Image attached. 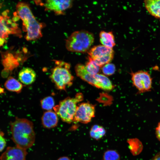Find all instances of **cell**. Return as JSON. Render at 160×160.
Masks as SVG:
<instances>
[{"label": "cell", "mask_w": 160, "mask_h": 160, "mask_svg": "<svg viewBox=\"0 0 160 160\" xmlns=\"http://www.w3.org/2000/svg\"><path fill=\"white\" fill-rule=\"evenodd\" d=\"M11 139L16 146L26 149L31 147L35 140V133L32 121L25 118L16 117L10 123Z\"/></svg>", "instance_id": "cell-1"}, {"label": "cell", "mask_w": 160, "mask_h": 160, "mask_svg": "<svg viewBox=\"0 0 160 160\" xmlns=\"http://www.w3.org/2000/svg\"><path fill=\"white\" fill-rule=\"evenodd\" d=\"M18 17L23 21V28L26 34L25 36L28 41L36 40L41 37L43 25L38 21L27 3L20 2L16 6Z\"/></svg>", "instance_id": "cell-2"}, {"label": "cell", "mask_w": 160, "mask_h": 160, "mask_svg": "<svg viewBox=\"0 0 160 160\" xmlns=\"http://www.w3.org/2000/svg\"><path fill=\"white\" fill-rule=\"evenodd\" d=\"M94 40L93 33L81 30L73 32L65 41V47L69 51L84 53L88 52Z\"/></svg>", "instance_id": "cell-3"}, {"label": "cell", "mask_w": 160, "mask_h": 160, "mask_svg": "<svg viewBox=\"0 0 160 160\" xmlns=\"http://www.w3.org/2000/svg\"><path fill=\"white\" fill-rule=\"evenodd\" d=\"M55 62L56 65L51 70L50 78L57 89L65 91L67 87L72 85L74 79L70 64L60 60Z\"/></svg>", "instance_id": "cell-4"}, {"label": "cell", "mask_w": 160, "mask_h": 160, "mask_svg": "<svg viewBox=\"0 0 160 160\" xmlns=\"http://www.w3.org/2000/svg\"><path fill=\"white\" fill-rule=\"evenodd\" d=\"M83 99L82 93H78L74 97H67L61 100L53 109L63 121L70 124L73 121L77 104Z\"/></svg>", "instance_id": "cell-5"}, {"label": "cell", "mask_w": 160, "mask_h": 160, "mask_svg": "<svg viewBox=\"0 0 160 160\" xmlns=\"http://www.w3.org/2000/svg\"><path fill=\"white\" fill-rule=\"evenodd\" d=\"M75 70L77 76L89 84L104 90L108 89L110 85V81L104 74H91L87 71L85 65L81 63L77 64Z\"/></svg>", "instance_id": "cell-6"}, {"label": "cell", "mask_w": 160, "mask_h": 160, "mask_svg": "<svg viewBox=\"0 0 160 160\" xmlns=\"http://www.w3.org/2000/svg\"><path fill=\"white\" fill-rule=\"evenodd\" d=\"M89 56L100 67L109 63L113 59L114 52L113 49L102 45L93 46L87 52Z\"/></svg>", "instance_id": "cell-7"}, {"label": "cell", "mask_w": 160, "mask_h": 160, "mask_svg": "<svg viewBox=\"0 0 160 160\" xmlns=\"http://www.w3.org/2000/svg\"><path fill=\"white\" fill-rule=\"evenodd\" d=\"M134 86L140 93L151 91L152 87V80L148 71L142 70L130 73Z\"/></svg>", "instance_id": "cell-8"}, {"label": "cell", "mask_w": 160, "mask_h": 160, "mask_svg": "<svg viewBox=\"0 0 160 160\" xmlns=\"http://www.w3.org/2000/svg\"><path fill=\"white\" fill-rule=\"evenodd\" d=\"M94 105L89 103L78 104L74 117L73 121L84 124L89 122L95 116Z\"/></svg>", "instance_id": "cell-9"}, {"label": "cell", "mask_w": 160, "mask_h": 160, "mask_svg": "<svg viewBox=\"0 0 160 160\" xmlns=\"http://www.w3.org/2000/svg\"><path fill=\"white\" fill-rule=\"evenodd\" d=\"M8 11L7 10L0 15V38L5 40L9 35L16 33L17 29V25L8 16Z\"/></svg>", "instance_id": "cell-10"}, {"label": "cell", "mask_w": 160, "mask_h": 160, "mask_svg": "<svg viewBox=\"0 0 160 160\" xmlns=\"http://www.w3.org/2000/svg\"><path fill=\"white\" fill-rule=\"evenodd\" d=\"M72 1L70 0H48L45 1L44 5L47 10L53 11L56 14H63L65 10L71 7Z\"/></svg>", "instance_id": "cell-11"}, {"label": "cell", "mask_w": 160, "mask_h": 160, "mask_svg": "<svg viewBox=\"0 0 160 160\" xmlns=\"http://www.w3.org/2000/svg\"><path fill=\"white\" fill-rule=\"evenodd\" d=\"M26 150L17 146L8 147L0 156V160H25Z\"/></svg>", "instance_id": "cell-12"}, {"label": "cell", "mask_w": 160, "mask_h": 160, "mask_svg": "<svg viewBox=\"0 0 160 160\" xmlns=\"http://www.w3.org/2000/svg\"><path fill=\"white\" fill-rule=\"evenodd\" d=\"M41 121L44 127L50 129L55 127L57 125L58 119L55 112L50 110L44 112L41 117Z\"/></svg>", "instance_id": "cell-13"}, {"label": "cell", "mask_w": 160, "mask_h": 160, "mask_svg": "<svg viewBox=\"0 0 160 160\" xmlns=\"http://www.w3.org/2000/svg\"><path fill=\"white\" fill-rule=\"evenodd\" d=\"M36 74L35 71L29 67L22 68L18 74V78L20 82L24 85H29L35 81Z\"/></svg>", "instance_id": "cell-14"}, {"label": "cell", "mask_w": 160, "mask_h": 160, "mask_svg": "<svg viewBox=\"0 0 160 160\" xmlns=\"http://www.w3.org/2000/svg\"><path fill=\"white\" fill-rule=\"evenodd\" d=\"M144 2L148 12L153 16L160 18V0H147Z\"/></svg>", "instance_id": "cell-15"}, {"label": "cell", "mask_w": 160, "mask_h": 160, "mask_svg": "<svg viewBox=\"0 0 160 160\" xmlns=\"http://www.w3.org/2000/svg\"><path fill=\"white\" fill-rule=\"evenodd\" d=\"M99 37L100 41L103 45L112 48L116 45L114 36L112 31H101Z\"/></svg>", "instance_id": "cell-16"}, {"label": "cell", "mask_w": 160, "mask_h": 160, "mask_svg": "<svg viewBox=\"0 0 160 160\" xmlns=\"http://www.w3.org/2000/svg\"><path fill=\"white\" fill-rule=\"evenodd\" d=\"M4 86L8 90L20 93L22 89L23 85L22 83L12 76L8 78L5 81Z\"/></svg>", "instance_id": "cell-17"}, {"label": "cell", "mask_w": 160, "mask_h": 160, "mask_svg": "<svg viewBox=\"0 0 160 160\" xmlns=\"http://www.w3.org/2000/svg\"><path fill=\"white\" fill-rule=\"evenodd\" d=\"M129 148L134 156L139 154L142 151L143 146L141 142L137 138L130 139L128 140Z\"/></svg>", "instance_id": "cell-18"}, {"label": "cell", "mask_w": 160, "mask_h": 160, "mask_svg": "<svg viewBox=\"0 0 160 160\" xmlns=\"http://www.w3.org/2000/svg\"><path fill=\"white\" fill-rule=\"evenodd\" d=\"M2 64L4 67V70L8 71H12L18 66L19 64L17 60L12 55H8L3 59Z\"/></svg>", "instance_id": "cell-19"}, {"label": "cell", "mask_w": 160, "mask_h": 160, "mask_svg": "<svg viewBox=\"0 0 160 160\" xmlns=\"http://www.w3.org/2000/svg\"><path fill=\"white\" fill-rule=\"evenodd\" d=\"M105 133L106 131L104 128L98 125L93 126L89 132L91 137L96 140H99L102 137Z\"/></svg>", "instance_id": "cell-20"}, {"label": "cell", "mask_w": 160, "mask_h": 160, "mask_svg": "<svg viewBox=\"0 0 160 160\" xmlns=\"http://www.w3.org/2000/svg\"><path fill=\"white\" fill-rule=\"evenodd\" d=\"M88 60L85 65L87 71L92 75L99 73L101 67L89 56Z\"/></svg>", "instance_id": "cell-21"}, {"label": "cell", "mask_w": 160, "mask_h": 160, "mask_svg": "<svg viewBox=\"0 0 160 160\" xmlns=\"http://www.w3.org/2000/svg\"><path fill=\"white\" fill-rule=\"evenodd\" d=\"M40 104L42 108L47 111L51 110L55 106L54 100L51 96L44 98L41 100Z\"/></svg>", "instance_id": "cell-22"}, {"label": "cell", "mask_w": 160, "mask_h": 160, "mask_svg": "<svg viewBox=\"0 0 160 160\" xmlns=\"http://www.w3.org/2000/svg\"><path fill=\"white\" fill-rule=\"evenodd\" d=\"M120 156L118 152L114 150H109L104 153L103 160H120Z\"/></svg>", "instance_id": "cell-23"}, {"label": "cell", "mask_w": 160, "mask_h": 160, "mask_svg": "<svg viewBox=\"0 0 160 160\" xmlns=\"http://www.w3.org/2000/svg\"><path fill=\"white\" fill-rule=\"evenodd\" d=\"M115 65L112 63H108L102 67V71L105 75L110 76L113 74L115 71Z\"/></svg>", "instance_id": "cell-24"}, {"label": "cell", "mask_w": 160, "mask_h": 160, "mask_svg": "<svg viewBox=\"0 0 160 160\" xmlns=\"http://www.w3.org/2000/svg\"><path fill=\"white\" fill-rule=\"evenodd\" d=\"M6 144V141L4 137V134L2 131H0V152L4 148Z\"/></svg>", "instance_id": "cell-25"}, {"label": "cell", "mask_w": 160, "mask_h": 160, "mask_svg": "<svg viewBox=\"0 0 160 160\" xmlns=\"http://www.w3.org/2000/svg\"><path fill=\"white\" fill-rule=\"evenodd\" d=\"M155 134L156 138L160 141V121L156 128Z\"/></svg>", "instance_id": "cell-26"}, {"label": "cell", "mask_w": 160, "mask_h": 160, "mask_svg": "<svg viewBox=\"0 0 160 160\" xmlns=\"http://www.w3.org/2000/svg\"><path fill=\"white\" fill-rule=\"evenodd\" d=\"M151 160H160V152L156 154Z\"/></svg>", "instance_id": "cell-27"}, {"label": "cell", "mask_w": 160, "mask_h": 160, "mask_svg": "<svg viewBox=\"0 0 160 160\" xmlns=\"http://www.w3.org/2000/svg\"><path fill=\"white\" fill-rule=\"evenodd\" d=\"M57 160H71V159L67 156H63L60 157Z\"/></svg>", "instance_id": "cell-28"}, {"label": "cell", "mask_w": 160, "mask_h": 160, "mask_svg": "<svg viewBox=\"0 0 160 160\" xmlns=\"http://www.w3.org/2000/svg\"><path fill=\"white\" fill-rule=\"evenodd\" d=\"M4 92V89L0 87V93H2Z\"/></svg>", "instance_id": "cell-29"}, {"label": "cell", "mask_w": 160, "mask_h": 160, "mask_svg": "<svg viewBox=\"0 0 160 160\" xmlns=\"http://www.w3.org/2000/svg\"><path fill=\"white\" fill-rule=\"evenodd\" d=\"M1 7V4H0V8Z\"/></svg>", "instance_id": "cell-30"}, {"label": "cell", "mask_w": 160, "mask_h": 160, "mask_svg": "<svg viewBox=\"0 0 160 160\" xmlns=\"http://www.w3.org/2000/svg\"></svg>", "instance_id": "cell-31"}]
</instances>
